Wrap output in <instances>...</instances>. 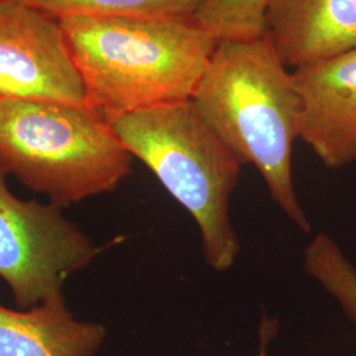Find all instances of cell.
Returning <instances> with one entry per match:
<instances>
[{"mask_svg":"<svg viewBox=\"0 0 356 356\" xmlns=\"http://www.w3.org/2000/svg\"><path fill=\"white\" fill-rule=\"evenodd\" d=\"M58 23L86 104L107 119L191 101L218 45L194 19L67 16Z\"/></svg>","mask_w":356,"mask_h":356,"instance_id":"cell-1","label":"cell"},{"mask_svg":"<svg viewBox=\"0 0 356 356\" xmlns=\"http://www.w3.org/2000/svg\"><path fill=\"white\" fill-rule=\"evenodd\" d=\"M191 101L239 163L259 170L282 213L310 232L293 185L300 97L292 72L267 33L256 40L219 41Z\"/></svg>","mask_w":356,"mask_h":356,"instance_id":"cell-2","label":"cell"},{"mask_svg":"<svg viewBox=\"0 0 356 356\" xmlns=\"http://www.w3.org/2000/svg\"><path fill=\"white\" fill-rule=\"evenodd\" d=\"M108 122L127 152L148 166L193 216L207 266L216 272L229 270L241 254L229 197L242 164L193 101L116 115Z\"/></svg>","mask_w":356,"mask_h":356,"instance_id":"cell-3","label":"cell"},{"mask_svg":"<svg viewBox=\"0 0 356 356\" xmlns=\"http://www.w3.org/2000/svg\"><path fill=\"white\" fill-rule=\"evenodd\" d=\"M132 156L88 104L0 98V168L58 206L113 191Z\"/></svg>","mask_w":356,"mask_h":356,"instance_id":"cell-4","label":"cell"},{"mask_svg":"<svg viewBox=\"0 0 356 356\" xmlns=\"http://www.w3.org/2000/svg\"><path fill=\"white\" fill-rule=\"evenodd\" d=\"M0 168V277L28 310L63 294L72 273L88 267L98 248L61 213V206L23 201Z\"/></svg>","mask_w":356,"mask_h":356,"instance_id":"cell-5","label":"cell"},{"mask_svg":"<svg viewBox=\"0 0 356 356\" xmlns=\"http://www.w3.org/2000/svg\"><path fill=\"white\" fill-rule=\"evenodd\" d=\"M0 98L86 104L58 20L16 0H0Z\"/></svg>","mask_w":356,"mask_h":356,"instance_id":"cell-6","label":"cell"},{"mask_svg":"<svg viewBox=\"0 0 356 356\" xmlns=\"http://www.w3.org/2000/svg\"><path fill=\"white\" fill-rule=\"evenodd\" d=\"M300 139L329 169L356 161V49L294 69Z\"/></svg>","mask_w":356,"mask_h":356,"instance_id":"cell-7","label":"cell"},{"mask_svg":"<svg viewBox=\"0 0 356 356\" xmlns=\"http://www.w3.org/2000/svg\"><path fill=\"white\" fill-rule=\"evenodd\" d=\"M266 33L286 67L356 49V0H273Z\"/></svg>","mask_w":356,"mask_h":356,"instance_id":"cell-8","label":"cell"},{"mask_svg":"<svg viewBox=\"0 0 356 356\" xmlns=\"http://www.w3.org/2000/svg\"><path fill=\"white\" fill-rule=\"evenodd\" d=\"M104 338L102 325L72 316L64 294L22 312L0 305V356H94Z\"/></svg>","mask_w":356,"mask_h":356,"instance_id":"cell-9","label":"cell"},{"mask_svg":"<svg viewBox=\"0 0 356 356\" xmlns=\"http://www.w3.org/2000/svg\"><path fill=\"white\" fill-rule=\"evenodd\" d=\"M56 20L67 16L194 19L204 0H16Z\"/></svg>","mask_w":356,"mask_h":356,"instance_id":"cell-10","label":"cell"},{"mask_svg":"<svg viewBox=\"0 0 356 356\" xmlns=\"http://www.w3.org/2000/svg\"><path fill=\"white\" fill-rule=\"evenodd\" d=\"M304 267L356 323V268L341 247L329 235L318 234L306 247Z\"/></svg>","mask_w":356,"mask_h":356,"instance_id":"cell-11","label":"cell"},{"mask_svg":"<svg viewBox=\"0 0 356 356\" xmlns=\"http://www.w3.org/2000/svg\"><path fill=\"white\" fill-rule=\"evenodd\" d=\"M273 0H204L194 22L216 41H245L266 35Z\"/></svg>","mask_w":356,"mask_h":356,"instance_id":"cell-12","label":"cell"},{"mask_svg":"<svg viewBox=\"0 0 356 356\" xmlns=\"http://www.w3.org/2000/svg\"><path fill=\"white\" fill-rule=\"evenodd\" d=\"M275 330V326L270 325L269 319H264L263 325L260 327V335H261V346H260V353L259 356H268L267 346L269 339H270V332Z\"/></svg>","mask_w":356,"mask_h":356,"instance_id":"cell-13","label":"cell"}]
</instances>
